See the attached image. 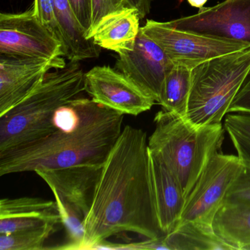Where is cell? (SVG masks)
Instances as JSON below:
<instances>
[{"label": "cell", "mask_w": 250, "mask_h": 250, "mask_svg": "<svg viewBox=\"0 0 250 250\" xmlns=\"http://www.w3.org/2000/svg\"><path fill=\"white\" fill-rule=\"evenodd\" d=\"M83 250L133 232L146 238L165 235L158 217L147 134L125 125L107 159L84 219Z\"/></svg>", "instance_id": "obj_1"}, {"label": "cell", "mask_w": 250, "mask_h": 250, "mask_svg": "<svg viewBox=\"0 0 250 250\" xmlns=\"http://www.w3.org/2000/svg\"><path fill=\"white\" fill-rule=\"evenodd\" d=\"M124 114L92 99L77 98L58 108L55 131L0 153V176L79 165H104L122 133Z\"/></svg>", "instance_id": "obj_2"}, {"label": "cell", "mask_w": 250, "mask_h": 250, "mask_svg": "<svg viewBox=\"0 0 250 250\" xmlns=\"http://www.w3.org/2000/svg\"><path fill=\"white\" fill-rule=\"evenodd\" d=\"M85 91V73L70 61L46 74L20 103L0 117V153L43 138L55 131V111Z\"/></svg>", "instance_id": "obj_3"}, {"label": "cell", "mask_w": 250, "mask_h": 250, "mask_svg": "<svg viewBox=\"0 0 250 250\" xmlns=\"http://www.w3.org/2000/svg\"><path fill=\"white\" fill-rule=\"evenodd\" d=\"M154 123L149 150L178 178L187 198L210 156L221 149L225 127L222 123L196 126L184 117L165 110L156 113Z\"/></svg>", "instance_id": "obj_4"}, {"label": "cell", "mask_w": 250, "mask_h": 250, "mask_svg": "<svg viewBox=\"0 0 250 250\" xmlns=\"http://www.w3.org/2000/svg\"><path fill=\"white\" fill-rule=\"evenodd\" d=\"M250 71V48L194 67L185 119L196 126L220 124Z\"/></svg>", "instance_id": "obj_5"}, {"label": "cell", "mask_w": 250, "mask_h": 250, "mask_svg": "<svg viewBox=\"0 0 250 250\" xmlns=\"http://www.w3.org/2000/svg\"><path fill=\"white\" fill-rule=\"evenodd\" d=\"M244 168L238 156L215 152L187 197L178 225L193 223L213 229V219L228 189Z\"/></svg>", "instance_id": "obj_6"}, {"label": "cell", "mask_w": 250, "mask_h": 250, "mask_svg": "<svg viewBox=\"0 0 250 250\" xmlns=\"http://www.w3.org/2000/svg\"><path fill=\"white\" fill-rule=\"evenodd\" d=\"M0 54L45 60L65 57L62 42L39 21L33 8L20 14H0Z\"/></svg>", "instance_id": "obj_7"}, {"label": "cell", "mask_w": 250, "mask_h": 250, "mask_svg": "<svg viewBox=\"0 0 250 250\" xmlns=\"http://www.w3.org/2000/svg\"><path fill=\"white\" fill-rule=\"evenodd\" d=\"M164 23L180 31L250 46V0H225L203 7L194 15Z\"/></svg>", "instance_id": "obj_8"}, {"label": "cell", "mask_w": 250, "mask_h": 250, "mask_svg": "<svg viewBox=\"0 0 250 250\" xmlns=\"http://www.w3.org/2000/svg\"><path fill=\"white\" fill-rule=\"evenodd\" d=\"M141 30L163 49L174 63L192 68L212 58L250 48L244 43L180 31L154 20H147Z\"/></svg>", "instance_id": "obj_9"}, {"label": "cell", "mask_w": 250, "mask_h": 250, "mask_svg": "<svg viewBox=\"0 0 250 250\" xmlns=\"http://www.w3.org/2000/svg\"><path fill=\"white\" fill-rule=\"evenodd\" d=\"M85 91L95 102L124 115L137 116L156 103L123 73L106 65L85 73Z\"/></svg>", "instance_id": "obj_10"}, {"label": "cell", "mask_w": 250, "mask_h": 250, "mask_svg": "<svg viewBox=\"0 0 250 250\" xmlns=\"http://www.w3.org/2000/svg\"><path fill=\"white\" fill-rule=\"evenodd\" d=\"M175 63L140 28L134 49L120 54L115 68L159 103L167 74Z\"/></svg>", "instance_id": "obj_11"}, {"label": "cell", "mask_w": 250, "mask_h": 250, "mask_svg": "<svg viewBox=\"0 0 250 250\" xmlns=\"http://www.w3.org/2000/svg\"><path fill=\"white\" fill-rule=\"evenodd\" d=\"M66 65L63 58H11L0 59V117L28 96L52 69Z\"/></svg>", "instance_id": "obj_12"}, {"label": "cell", "mask_w": 250, "mask_h": 250, "mask_svg": "<svg viewBox=\"0 0 250 250\" xmlns=\"http://www.w3.org/2000/svg\"><path fill=\"white\" fill-rule=\"evenodd\" d=\"M104 165H79L41 169L36 173L49 188L56 190L85 219L93 203Z\"/></svg>", "instance_id": "obj_13"}, {"label": "cell", "mask_w": 250, "mask_h": 250, "mask_svg": "<svg viewBox=\"0 0 250 250\" xmlns=\"http://www.w3.org/2000/svg\"><path fill=\"white\" fill-rule=\"evenodd\" d=\"M56 201L39 197L0 200V234H12L61 225Z\"/></svg>", "instance_id": "obj_14"}, {"label": "cell", "mask_w": 250, "mask_h": 250, "mask_svg": "<svg viewBox=\"0 0 250 250\" xmlns=\"http://www.w3.org/2000/svg\"><path fill=\"white\" fill-rule=\"evenodd\" d=\"M150 158L158 217L166 235L179 225L187 198L178 178L162 159L151 153Z\"/></svg>", "instance_id": "obj_15"}, {"label": "cell", "mask_w": 250, "mask_h": 250, "mask_svg": "<svg viewBox=\"0 0 250 250\" xmlns=\"http://www.w3.org/2000/svg\"><path fill=\"white\" fill-rule=\"evenodd\" d=\"M138 11L127 8L106 16L87 35L88 40L102 49L113 51L118 55L134 49L140 31Z\"/></svg>", "instance_id": "obj_16"}, {"label": "cell", "mask_w": 250, "mask_h": 250, "mask_svg": "<svg viewBox=\"0 0 250 250\" xmlns=\"http://www.w3.org/2000/svg\"><path fill=\"white\" fill-rule=\"evenodd\" d=\"M216 236L233 250H250V207L223 202L213 221Z\"/></svg>", "instance_id": "obj_17"}, {"label": "cell", "mask_w": 250, "mask_h": 250, "mask_svg": "<svg viewBox=\"0 0 250 250\" xmlns=\"http://www.w3.org/2000/svg\"><path fill=\"white\" fill-rule=\"evenodd\" d=\"M55 12L63 37L65 57L72 62L98 58L100 47L86 39L68 0H53Z\"/></svg>", "instance_id": "obj_18"}, {"label": "cell", "mask_w": 250, "mask_h": 250, "mask_svg": "<svg viewBox=\"0 0 250 250\" xmlns=\"http://www.w3.org/2000/svg\"><path fill=\"white\" fill-rule=\"evenodd\" d=\"M162 240L165 250H232L213 229L193 223L178 225L172 232L163 235Z\"/></svg>", "instance_id": "obj_19"}, {"label": "cell", "mask_w": 250, "mask_h": 250, "mask_svg": "<svg viewBox=\"0 0 250 250\" xmlns=\"http://www.w3.org/2000/svg\"><path fill=\"white\" fill-rule=\"evenodd\" d=\"M192 68L182 64H175L167 74L159 104L167 112H174L185 118L191 87Z\"/></svg>", "instance_id": "obj_20"}, {"label": "cell", "mask_w": 250, "mask_h": 250, "mask_svg": "<svg viewBox=\"0 0 250 250\" xmlns=\"http://www.w3.org/2000/svg\"><path fill=\"white\" fill-rule=\"evenodd\" d=\"M58 205L62 225L66 232V242L55 250H83L85 228L84 217L71 203L63 198L56 190L51 188Z\"/></svg>", "instance_id": "obj_21"}, {"label": "cell", "mask_w": 250, "mask_h": 250, "mask_svg": "<svg viewBox=\"0 0 250 250\" xmlns=\"http://www.w3.org/2000/svg\"><path fill=\"white\" fill-rule=\"evenodd\" d=\"M49 226L12 234H0V250H43L46 241L58 230Z\"/></svg>", "instance_id": "obj_22"}, {"label": "cell", "mask_w": 250, "mask_h": 250, "mask_svg": "<svg viewBox=\"0 0 250 250\" xmlns=\"http://www.w3.org/2000/svg\"><path fill=\"white\" fill-rule=\"evenodd\" d=\"M225 129L246 167L250 168V115H229L225 120Z\"/></svg>", "instance_id": "obj_23"}, {"label": "cell", "mask_w": 250, "mask_h": 250, "mask_svg": "<svg viewBox=\"0 0 250 250\" xmlns=\"http://www.w3.org/2000/svg\"><path fill=\"white\" fill-rule=\"evenodd\" d=\"M32 8L39 21L63 44V37L55 12L53 0H34Z\"/></svg>", "instance_id": "obj_24"}, {"label": "cell", "mask_w": 250, "mask_h": 250, "mask_svg": "<svg viewBox=\"0 0 250 250\" xmlns=\"http://www.w3.org/2000/svg\"><path fill=\"white\" fill-rule=\"evenodd\" d=\"M223 202L238 203L250 207V168L245 167L229 187Z\"/></svg>", "instance_id": "obj_25"}, {"label": "cell", "mask_w": 250, "mask_h": 250, "mask_svg": "<svg viewBox=\"0 0 250 250\" xmlns=\"http://www.w3.org/2000/svg\"><path fill=\"white\" fill-rule=\"evenodd\" d=\"M130 7L127 0H92L91 27L88 33L106 16Z\"/></svg>", "instance_id": "obj_26"}, {"label": "cell", "mask_w": 250, "mask_h": 250, "mask_svg": "<svg viewBox=\"0 0 250 250\" xmlns=\"http://www.w3.org/2000/svg\"><path fill=\"white\" fill-rule=\"evenodd\" d=\"M68 2L87 39V33L91 27L92 0H68Z\"/></svg>", "instance_id": "obj_27"}, {"label": "cell", "mask_w": 250, "mask_h": 250, "mask_svg": "<svg viewBox=\"0 0 250 250\" xmlns=\"http://www.w3.org/2000/svg\"><path fill=\"white\" fill-rule=\"evenodd\" d=\"M228 113L250 115V71L239 91L232 101Z\"/></svg>", "instance_id": "obj_28"}, {"label": "cell", "mask_w": 250, "mask_h": 250, "mask_svg": "<svg viewBox=\"0 0 250 250\" xmlns=\"http://www.w3.org/2000/svg\"><path fill=\"white\" fill-rule=\"evenodd\" d=\"M130 6L138 11L140 19H144L150 13L151 0H127Z\"/></svg>", "instance_id": "obj_29"}, {"label": "cell", "mask_w": 250, "mask_h": 250, "mask_svg": "<svg viewBox=\"0 0 250 250\" xmlns=\"http://www.w3.org/2000/svg\"><path fill=\"white\" fill-rule=\"evenodd\" d=\"M188 3L191 6L194 8H203L205 4L208 1V0H187Z\"/></svg>", "instance_id": "obj_30"}]
</instances>
